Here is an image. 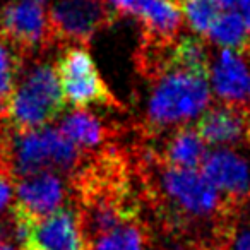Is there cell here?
<instances>
[{"instance_id": "cell-1", "label": "cell", "mask_w": 250, "mask_h": 250, "mask_svg": "<svg viewBox=\"0 0 250 250\" xmlns=\"http://www.w3.org/2000/svg\"><path fill=\"white\" fill-rule=\"evenodd\" d=\"M4 158L12 177H29L42 171H69L79 163L81 151L59 129L43 127L16 132L4 143Z\"/></svg>"}, {"instance_id": "cell-2", "label": "cell", "mask_w": 250, "mask_h": 250, "mask_svg": "<svg viewBox=\"0 0 250 250\" xmlns=\"http://www.w3.org/2000/svg\"><path fill=\"white\" fill-rule=\"evenodd\" d=\"M209 103V77L171 69L161 74L151 93L147 118L154 127L180 125L204 113Z\"/></svg>"}, {"instance_id": "cell-3", "label": "cell", "mask_w": 250, "mask_h": 250, "mask_svg": "<svg viewBox=\"0 0 250 250\" xmlns=\"http://www.w3.org/2000/svg\"><path fill=\"white\" fill-rule=\"evenodd\" d=\"M65 106L59 74L48 63L31 67L14 87L7 115L16 132L43 129Z\"/></svg>"}, {"instance_id": "cell-4", "label": "cell", "mask_w": 250, "mask_h": 250, "mask_svg": "<svg viewBox=\"0 0 250 250\" xmlns=\"http://www.w3.org/2000/svg\"><path fill=\"white\" fill-rule=\"evenodd\" d=\"M160 190L171 212L184 221L223 218L235 209L199 170L167 167L160 175Z\"/></svg>"}, {"instance_id": "cell-5", "label": "cell", "mask_w": 250, "mask_h": 250, "mask_svg": "<svg viewBox=\"0 0 250 250\" xmlns=\"http://www.w3.org/2000/svg\"><path fill=\"white\" fill-rule=\"evenodd\" d=\"M59 81L63 100L74 106L113 103L106 84L98 74L91 55L83 46H72L59 60Z\"/></svg>"}, {"instance_id": "cell-6", "label": "cell", "mask_w": 250, "mask_h": 250, "mask_svg": "<svg viewBox=\"0 0 250 250\" xmlns=\"http://www.w3.org/2000/svg\"><path fill=\"white\" fill-rule=\"evenodd\" d=\"M48 18L53 36L83 45L113 19V12L103 0H55Z\"/></svg>"}, {"instance_id": "cell-7", "label": "cell", "mask_w": 250, "mask_h": 250, "mask_svg": "<svg viewBox=\"0 0 250 250\" xmlns=\"http://www.w3.org/2000/svg\"><path fill=\"white\" fill-rule=\"evenodd\" d=\"M0 38L14 48H38L53 38L48 12L42 4L18 0L0 11Z\"/></svg>"}, {"instance_id": "cell-8", "label": "cell", "mask_w": 250, "mask_h": 250, "mask_svg": "<svg viewBox=\"0 0 250 250\" xmlns=\"http://www.w3.org/2000/svg\"><path fill=\"white\" fill-rule=\"evenodd\" d=\"M22 249L89 250V242L84 235L79 211L65 206L45 218L33 221Z\"/></svg>"}, {"instance_id": "cell-9", "label": "cell", "mask_w": 250, "mask_h": 250, "mask_svg": "<svg viewBox=\"0 0 250 250\" xmlns=\"http://www.w3.org/2000/svg\"><path fill=\"white\" fill-rule=\"evenodd\" d=\"M202 175L233 208L249 199L250 161L238 151L219 147L208 153L202 161Z\"/></svg>"}, {"instance_id": "cell-10", "label": "cell", "mask_w": 250, "mask_h": 250, "mask_svg": "<svg viewBox=\"0 0 250 250\" xmlns=\"http://www.w3.org/2000/svg\"><path fill=\"white\" fill-rule=\"evenodd\" d=\"M195 130L211 146L250 147L249 104H218L202 113Z\"/></svg>"}, {"instance_id": "cell-11", "label": "cell", "mask_w": 250, "mask_h": 250, "mask_svg": "<svg viewBox=\"0 0 250 250\" xmlns=\"http://www.w3.org/2000/svg\"><path fill=\"white\" fill-rule=\"evenodd\" d=\"M14 194V206L33 219H42L65 208L67 201L65 182L53 171H42L19 178Z\"/></svg>"}, {"instance_id": "cell-12", "label": "cell", "mask_w": 250, "mask_h": 250, "mask_svg": "<svg viewBox=\"0 0 250 250\" xmlns=\"http://www.w3.org/2000/svg\"><path fill=\"white\" fill-rule=\"evenodd\" d=\"M211 87L225 104H249L250 74L243 57L231 50H221L209 69Z\"/></svg>"}, {"instance_id": "cell-13", "label": "cell", "mask_w": 250, "mask_h": 250, "mask_svg": "<svg viewBox=\"0 0 250 250\" xmlns=\"http://www.w3.org/2000/svg\"><path fill=\"white\" fill-rule=\"evenodd\" d=\"M134 14L143 22L151 43L160 46L173 43L184 22L178 0H139Z\"/></svg>"}, {"instance_id": "cell-14", "label": "cell", "mask_w": 250, "mask_h": 250, "mask_svg": "<svg viewBox=\"0 0 250 250\" xmlns=\"http://www.w3.org/2000/svg\"><path fill=\"white\" fill-rule=\"evenodd\" d=\"M206 154V143L199 132L188 125L177 129L171 137L165 144L163 160L167 167L173 168H187L195 170V167L202 165Z\"/></svg>"}, {"instance_id": "cell-15", "label": "cell", "mask_w": 250, "mask_h": 250, "mask_svg": "<svg viewBox=\"0 0 250 250\" xmlns=\"http://www.w3.org/2000/svg\"><path fill=\"white\" fill-rule=\"evenodd\" d=\"M171 69L209 77L211 59H209V50L206 43L195 36H184L175 42L173 48L167 57V70Z\"/></svg>"}, {"instance_id": "cell-16", "label": "cell", "mask_w": 250, "mask_h": 250, "mask_svg": "<svg viewBox=\"0 0 250 250\" xmlns=\"http://www.w3.org/2000/svg\"><path fill=\"white\" fill-rule=\"evenodd\" d=\"M59 130L79 149L96 147L103 143L104 129L101 122L86 110H77L60 122Z\"/></svg>"}, {"instance_id": "cell-17", "label": "cell", "mask_w": 250, "mask_h": 250, "mask_svg": "<svg viewBox=\"0 0 250 250\" xmlns=\"http://www.w3.org/2000/svg\"><path fill=\"white\" fill-rule=\"evenodd\" d=\"M208 36L212 43L223 46V50H231L240 55H243L250 45V36L243 24V19L236 11H225L219 14Z\"/></svg>"}, {"instance_id": "cell-18", "label": "cell", "mask_w": 250, "mask_h": 250, "mask_svg": "<svg viewBox=\"0 0 250 250\" xmlns=\"http://www.w3.org/2000/svg\"><path fill=\"white\" fill-rule=\"evenodd\" d=\"M89 250H147V235L139 223L130 221L91 242Z\"/></svg>"}, {"instance_id": "cell-19", "label": "cell", "mask_w": 250, "mask_h": 250, "mask_svg": "<svg viewBox=\"0 0 250 250\" xmlns=\"http://www.w3.org/2000/svg\"><path fill=\"white\" fill-rule=\"evenodd\" d=\"M21 57L18 50L0 40V111H7V103L16 87Z\"/></svg>"}, {"instance_id": "cell-20", "label": "cell", "mask_w": 250, "mask_h": 250, "mask_svg": "<svg viewBox=\"0 0 250 250\" xmlns=\"http://www.w3.org/2000/svg\"><path fill=\"white\" fill-rule=\"evenodd\" d=\"M184 16L192 31L197 35H208L219 14L212 0H185Z\"/></svg>"}, {"instance_id": "cell-21", "label": "cell", "mask_w": 250, "mask_h": 250, "mask_svg": "<svg viewBox=\"0 0 250 250\" xmlns=\"http://www.w3.org/2000/svg\"><path fill=\"white\" fill-rule=\"evenodd\" d=\"M12 175L5 161H0V214L11 206L14 197V185H12Z\"/></svg>"}, {"instance_id": "cell-22", "label": "cell", "mask_w": 250, "mask_h": 250, "mask_svg": "<svg viewBox=\"0 0 250 250\" xmlns=\"http://www.w3.org/2000/svg\"><path fill=\"white\" fill-rule=\"evenodd\" d=\"M231 250H250V223L240 225L231 233Z\"/></svg>"}, {"instance_id": "cell-23", "label": "cell", "mask_w": 250, "mask_h": 250, "mask_svg": "<svg viewBox=\"0 0 250 250\" xmlns=\"http://www.w3.org/2000/svg\"><path fill=\"white\" fill-rule=\"evenodd\" d=\"M108 2H110L117 11L125 12V14H134V9H136L139 0H108Z\"/></svg>"}, {"instance_id": "cell-24", "label": "cell", "mask_w": 250, "mask_h": 250, "mask_svg": "<svg viewBox=\"0 0 250 250\" xmlns=\"http://www.w3.org/2000/svg\"><path fill=\"white\" fill-rule=\"evenodd\" d=\"M240 16L243 19V24L247 28V33L250 36V0H243L240 4Z\"/></svg>"}, {"instance_id": "cell-25", "label": "cell", "mask_w": 250, "mask_h": 250, "mask_svg": "<svg viewBox=\"0 0 250 250\" xmlns=\"http://www.w3.org/2000/svg\"><path fill=\"white\" fill-rule=\"evenodd\" d=\"M214 2L216 7H221V9H226V11H233L235 7H240L243 0H212Z\"/></svg>"}, {"instance_id": "cell-26", "label": "cell", "mask_w": 250, "mask_h": 250, "mask_svg": "<svg viewBox=\"0 0 250 250\" xmlns=\"http://www.w3.org/2000/svg\"><path fill=\"white\" fill-rule=\"evenodd\" d=\"M0 250H18V249H16V247H14V245H12V243L5 242V243H4V245L0 247Z\"/></svg>"}, {"instance_id": "cell-27", "label": "cell", "mask_w": 250, "mask_h": 250, "mask_svg": "<svg viewBox=\"0 0 250 250\" xmlns=\"http://www.w3.org/2000/svg\"><path fill=\"white\" fill-rule=\"evenodd\" d=\"M0 161H5V158H4V143H0Z\"/></svg>"}, {"instance_id": "cell-28", "label": "cell", "mask_w": 250, "mask_h": 250, "mask_svg": "<svg viewBox=\"0 0 250 250\" xmlns=\"http://www.w3.org/2000/svg\"><path fill=\"white\" fill-rule=\"evenodd\" d=\"M28 2H35V4H43L45 0H28Z\"/></svg>"}, {"instance_id": "cell-29", "label": "cell", "mask_w": 250, "mask_h": 250, "mask_svg": "<svg viewBox=\"0 0 250 250\" xmlns=\"http://www.w3.org/2000/svg\"><path fill=\"white\" fill-rule=\"evenodd\" d=\"M4 243H5V240H4V236H2V235H0V247H2V245H4Z\"/></svg>"}, {"instance_id": "cell-30", "label": "cell", "mask_w": 250, "mask_h": 250, "mask_svg": "<svg viewBox=\"0 0 250 250\" xmlns=\"http://www.w3.org/2000/svg\"><path fill=\"white\" fill-rule=\"evenodd\" d=\"M184 250H199V249H184Z\"/></svg>"}, {"instance_id": "cell-31", "label": "cell", "mask_w": 250, "mask_h": 250, "mask_svg": "<svg viewBox=\"0 0 250 250\" xmlns=\"http://www.w3.org/2000/svg\"><path fill=\"white\" fill-rule=\"evenodd\" d=\"M22 250H33V249H22Z\"/></svg>"}]
</instances>
